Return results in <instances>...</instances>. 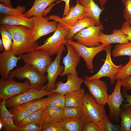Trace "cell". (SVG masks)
<instances>
[{
	"label": "cell",
	"mask_w": 131,
	"mask_h": 131,
	"mask_svg": "<svg viewBox=\"0 0 131 131\" xmlns=\"http://www.w3.org/2000/svg\"><path fill=\"white\" fill-rule=\"evenodd\" d=\"M48 98H45L33 100L21 105L26 110L31 113L37 111L47 105Z\"/></svg>",
	"instance_id": "obj_31"
},
{
	"label": "cell",
	"mask_w": 131,
	"mask_h": 131,
	"mask_svg": "<svg viewBox=\"0 0 131 131\" xmlns=\"http://www.w3.org/2000/svg\"><path fill=\"white\" fill-rule=\"evenodd\" d=\"M8 110L12 115L14 124H18L27 117L31 113L24 109L21 105L15 106Z\"/></svg>",
	"instance_id": "obj_30"
},
{
	"label": "cell",
	"mask_w": 131,
	"mask_h": 131,
	"mask_svg": "<svg viewBox=\"0 0 131 131\" xmlns=\"http://www.w3.org/2000/svg\"><path fill=\"white\" fill-rule=\"evenodd\" d=\"M82 131H101L96 122L92 121L84 123Z\"/></svg>",
	"instance_id": "obj_42"
},
{
	"label": "cell",
	"mask_w": 131,
	"mask_h": 131,
	"mask_svg": "<svg viewBox=\"0 0 131 131\" xmlns=\"http://www.w3.org/2000/svg\"><path fill=\"white\" fill-rule=\"evenodd\" d=\"M42 131H65L60 122L47 121L45 122Z\"/></svg>",
	"instance_id": "obj_38"
},
{
	"label": "cell",
	"mask_w": 131,
	"mask_h": 131,
	"mask_svg": "<svg viewBox=\"0 0 131 131\" xmlns=\"http://www.w3.org/2000/svg\"><path fill=\"white\" fill-rule=\"evenodd\" d=\"M130 131H131V127L130 128Z\"/></svg>",
	"instance_id": "obj_51"
},
{
	"label": "cell",
	"mask_w": 131,
	"mask_h": 131,
	"mask_svg": "<svg viewBox=\"0 0 131 131\" xmlns=\"http://www.w3.org/2000/svg\"><path fill=\"white\" fill-rule=\"evenodd\" d=\"M24 62L31 65L42 75L44 76L46 67L52 62L51 56L48 53L39 49L21 55Z\"/></svg>",
	"instance_id": "obj_7"
},
{
	"label": "cell",
	"mask_w": 131,
	"mask_h": 131,
	"mask_svg": "<svg viewBox=\"0 0 131 131\" xmlns=\"http://www.w3.org/2000/svg\"><path fill=\"white\" fill-rule=\"evenodd\" d=\"M129 57V60L128 63L122 66L116 74L115 77V80L122 79L131 75V56Z\"/></svg>",
	"instance_id": "obj_39"
},
{
	"label": "cell",
	"mask_w": 131,
	"mask_h": 131,
	"mask_svg": "<svg viewBox=\"0 0 131 131\" xmlns=\"http://www.w3.org/2000/svg\"><path fill=\"white\" fill-rule=\"evenodd\" d=\"M65 45L67 49V53L63 58V63L64 65V68L60 76H63L71 74L78 76L76 67L79 63L81 57L70 44L67 42Z\"/></svg>",
	"instance_id": "obj_16"
},
{
	"label": "cell",
	"mask_w": 131,
	"mask_h": 131,
	"mask_svg": "<svg viewBox=\"0 0 131 131\" xmlns=\"http://www.w3.org/2000/svg\"><path fill=\"white\" fill-rule=\"evenodd\" d=\"M85 94V90L82 88L67 94L65 95V106L82 107Z\"/></svg>",
	"instance_id": "obj_24"
},
{
	"label": "cell",
	"mask_w": 131,
	"mask_h": 131,
	"mask_svg": "<svg viewBox=\"0 0 131 131\" xmlns=\"http://www.w3.org/2000/svg\"><path fill=\"white\" fill-rule=\"evenodd\" d=\"M57 27L54 34L47 38L44 44L38 46L36 49H41L51 56L57 54L64 46L65 43L73 39L69 40L66 37L70 31V28L61 27L57 23Z\"/></svg>",
	"instance_id": "obj_3"
},
{
	"label": "cell",
	"mask_w": 131,
	"mask_h": 131,
	"mask_svg": "<svg viewBox=\"0 0 131 131\" xmlns=\"http://www.w3.org/2000/svg\"><path fill=\"white\" fill-rule=\"evenodd\" d=\"M112 47V45L110 44L105 47L104 50L106 53V58L103 65L99 70L96 74L91 76L84 75L85 81H88L96 79H100L104 77H107L110 78V83L112 84H114L115 80V76L122 67L123 65H116L112 61L111 57V49Z\"/></svg>",
	"instance_id": "obj_5"
},
{
	"label": "cell",
	"mask_w": 131,
	"mask_h": 131,
	"mask_svg": "<svg viewBox=\"0 0 131 131\" xmlns=\"http://www.w3.org/2000/svg\"><path fill=\"white\" fill-rule=\"evenodd\" d=\"M67 80L65 83L59 81L56 83V88L50 91L53 93H58L64 95L78 90L81 88L82 84L85 79L71 74L67 75Z\"/></svg>",
	"instance_id": "obj_17"
},
{
	"label": "cell",
	"mask_w": 131,
	"mask_h": 131,
	"mask_svg": "<svg viewBox=\"0 0 131 131\" xmlns=\"http://www.w3.org/2000/svg\"><path fill=\"white\" fill-rule=\"evenodd\" d=\"M71 40L68 42L75 49L85 61L87 68L91 73L93 72V59L98 53L104 50L106 45L101 44L98 46L89 47Z\"/></svg>",
	"instance_id": "obj_12"
},
{
	"label": "cell",
	"mask_w": 131,
	"mask_h": 131,
	"mask_svg": "<svg viewBox=\"0 0 131 131\" xmlns=\"http://www.w3.org/2000/svg\"><path fill=\"white\" fill-rule=\"evenodd\" d=\"M0 3L8 7L12 8L10 0H0Z\"/></svg>",
	"instance_id": "obj_47"
},
{
	"label": "cell",
	"mask_w": 131,
	"mask_h": 131,
	"mask_svg": "<svg viewBox=\"0 0 131 131\" xmlns=\"http://www.w3.org/2000/svg\"><path fill=\"white\" fill-rule=\"evenodd\" d=\"M61 122L65 131H82L84 124L82 117H64Z\"/></svg>",
	"instance_id": "obj_27"
},
{
	"label": "cell",
	"mask_w": 131,
	"mask_h": 131,
	"mask_svg": "<svg viewBox=\"0 0 131 131\" xmlns=\"http://www.w3.org/2000/svg\"><path fill=\"white\" fill-rule=\"evenodd\" d=\"M121 84L123 91L127 92L131 90V75L122 79Z\"/></svg>",
	"instance_id": "obj_43"
},
{
	"label": "cell",
	"mask_w": 131,
	"mask_h": 131,
	"mask_svg": "<svg viewBox=\"0 0 131 131\" xmlns=\"http://www.w3.org/2000/svg\"><path fill=\"white\" fill-rule=\"evenodd\" d=\"M117 80L115 88L112 93L108 95L106 103L109 108V113L108 116L109 119L111 122L117 123L119 121L120 106L124 100L121 92L122 79Z\"/></svg>",
	"instance_id": "obj_10"
},
{
	"label": "cell",
	"mask_w": 131,
	"mask_h": 131,
	"mask_svg": "<svg viewBox=\"0 0 131 131\" xmlns=\"http://www.w3.org/2000/svg\"><path fill=\"white\" fill-rule=\"evenodd\" d=\"M90 94L99 105L104 106L106 104L108 94L107 86L105 82L96 79L84 82Z\"/></svg>",
	"instance_id": "obj_15"
},
{
	"label": "cell",
	"mask_w": 131,
	"mask_h": 131,
	"mask_svg": "<svg viewBox=\"0 0 131 131\" xmlns=\"http://www.w3.org/2000/svg\"><path fill=\"white\" fill-rule=\"evenodd\" d=\"M63 108L51 105L45 106L44 115L46 121L61 122L63 118Z\"/></svg>",
	"instance_id": "obj_29"
},
{
	"label": "cell",
	"mask_w": 131,
	"mask_h": 131,
	"mask_svg": "<svg viewBox=\"0 0 131 131\" xmlns=\"http://www.w3.org/2000/svg\"><path fill=\"white\" fill-rule=\"evenodd\" d=\"M10 50L0 54V74L1 78L8 79L9 74L16 66L17 61L21 59V55L17 57Z\"/></svg>",
	"instance_id": "obj_18"
},
{
	"label": "cell",
	"mask_w": 131,
	"mask_h": 131,
	"mask_svg": "<svg viewBox=\"0 0 131 131\" xmlns=\"http://www.w3.org/2000/svg\"><path fill=\"white\" fill-rule=\"evenodd\" d=\"M82 114V107L65 106L63 111V118H80Z\"/></svg>",
	"instance_id": "obj_37"
},
{
	"label": "cell",
	"mask_w": 131,
	"mask_h": 131,
	"mask_svg": "<svg viewBox=\"0 0 131 131\" xmlns=\"http://www.w3.org/2000/svg\"><path fill=\"white\" fill-rule=\"evenodd\" d=\"M104 30L102 24L98 26L93 25L83 29L77 33L72 39L77 43L89 47L100 46L98 41V36L100 31Z\"/></svg>",
	"instance_id": "obj_11"
},
{
	"label": "cell",
	"mask_w": 131,
	"mask_h": 131,
	"mask_svg": "<svg viewBox=\"0 0 131 131\" xmlns=\"http://www.w3.org/2000/svg\"><path fill=\"white\" fill-rule=\"evenodd\" d=\"M82 107L83 114L82 118L84 123L90 122H98L107 116L104 106L99 104L88 93L85 94Z\"/></svg>",
	"instance_id": "obj_4"
},
{
	"label": "cell",
	"mask_w": 131,
	"mask_h": 131,
	"mask_svg": "<svg viewBox=\"0 0 131 131\" xmlns=\"http://www.w3.org/2000/svg\"><path fill=\"white\" fill-rule=\"evenodd\" d=\"M0 24L10 26H23L31 29L34 27V24L31 19L26 17L24 15H4L0 18Z\"/></svg>",
	"instance_id": "obj_20"
},
{
	"label": "cell",
	"mask_w": 131,
	"mask_h": 131,
	"mask_svg": "<svg viewBox=\"0 0 131 131\" xmlns=\"http://www.w3.org/2000/svg\"><path fill=\"white\" fill-rule=\"evenodd\" d=\"M123 97L126 99L125 102L128 103L125 104L127 106H131V95L127 94V92L123 90L122 92Z\"/></svg>",
	"instance_id": "obj_46"
},
{
	"label": "cell",
	"mask_w": 131,
	"mask_h": 131,
	"mask_svg": "<svg viewBox=\"0 0 131 131\" xmlns=\"http://www.w3.org/2000/svg\"><path fill=\"white\" fill-rule=\"evenodd\" d=\"M111 53L114 57L123 56H131V41L117 44L114 47Z\"/></svg>",
	"instance_id": "obj_32"
},
{
	"label": "cell",
	"mask_w": 131,
	"mask_h": 131,
	"mask_svg": "<svg viewBox=\"0 0 131 131\" xmlns=\"http://www.w3.org/2000/svg\"><path fill=\"white\" fill-rule=\"evenodd\" d=\"M129 23L125 22L122 24L120 30L127 36L129 41H131V27Z\"/></svg>",
	"instance_id": "obj_44"
},
{
	"label": "cell",
	"mask_w": 131,
	"mask_h": 131,
	"mask_svg": "<svg viewBox=\"0 0 131 131\" xmlns=\"http://www.w3.org/2000/svg\"><path fill=\"white\" fill-rule=\"evenodd\" d=\"M45 107L31 113L27 117L19 123L17 126L20 127L28 123H34L43 127L46 121L44 115Z\"/></svg>",
	"instance_id": "obj_26"
},
{
	"label": "cell",
	"mask_w": 131,
	"mask_h": 131,
	"mask_svg": "<svg viewBox=\"0 0 131 131\" xmlns=\"http://www.w3.org/2000/svg\"><path fill=\"white\" fill-rule=\"evenodd\" d=\"M65 50L66 48L64 46L57 53L53 61L46 68L45 72L47 74L46 76L48 83L44 87L47 91H50L56 88V82L57 78L64 70V66H61L60 62L62 53Z\"/></svg>",
	"instance_id": "obj_13"
},
{
	"label": "cell",
	"mask_w": 131,
	"mask_h": 131,
	"mask_svg": "<svg viewBox=\"0 0 131 131\" xmlns=\"http://www.w3.org/2000/svg\"><path fill=\"white\" fill-rule=\"evenodd\" d=\"M75 6H72L70 8V11L67 15L62 18L59 16L52 15L46 17L49 20L56 21L61 27L70 28L72 26L79 20L88 16V12L86 8L76 0Z\"/></svg>",
	"instance_id": "obj_8"
},
{
	"label": "cell",
	"mask_w": 131,
	"mask_h": 131,
	"mask_svg": "<svg viewBox=\"0 0 131 131\" xmlns=\"http://www.w3.org/2000/svg\"><path fill=\"white\" fill-rule=\"evenodd\" d=\"M43 127L34 123H30L18 127V131H42Z\"/></svg>",
	"instance_id": "obj_41"
},
{
	"label": "cell",
	"mask_w": 131,
	"mask_h": 131,
	"mask_svg": "<svg viewBox=\"0 0 131 131\" xmlns=\"http://www.w3.org/2000/svg\"><path fill=\"white\" fill-rule=\"evenodd\" d=\"M59 0H35L32 8L24 13L25 16L30 18L35 16L43 15L46 9L52 3Z\"/></svg>",
	"instance_id": "obj_23"
},
{
	"label": "cell",
	"mask_w": 131,
	"mask_h": 131,
	"mask_svg": "<svg viewBox=\"0 0 131 131\" xmlns=\"http://www.w3.org/2000/svg\"><path fill=\"white\" fill-rule=\"evenodd\" d=\"M98 41L106 46L112 43H123L129 42L127 35L118 29L114 30L110 34H106L101 31L98 36Z\"/></svg>",
	"instance_id": "obj_19"
},
{
	"label": "cell",
	"mask_w": 131,
	"mask_h": 131,
	"mask_svg": "<svg viewBox=\"0 0 131 131\" xmlns=\"http://www.w3.org/2000/svg\"><path fill=\"white\" fill-rule=\"evenodd\" d=\"M53 93L50 91L46 90L44 86L40 90L31 88L22 93L7 100L6 101V106L7 107L10 108L21 105L33 100L41 99L45 96H49Z\"/></svg>",
	"instance_id": "obj_9"
},
{
	"label": "cell",
	"mask_w": 131,
	"mask_h": 131,
	"mask_svg": "<svg viewBox=\"0 0 131 131\" xmlns=\"http://www.w3.org/2000/svg\"><path fill=\"white\" fill-rule=\"evenodd\" d=\"M4 48L1 39H0V51H2L4 50Z\"/></svg>",
	"instance_id": "obj_49"
},
{
	"label": "cell",
	"mask_w": 131,
	"mask_h": 131,
	"mask_svg": "<svg viewBox=\"0 0 131 131\" xmlns=\"http://www.w3.org/2000/svg\"><path fill=\"white\" fill-rule=\"evenodd\" d=\"M3 25L12 35L13 43L11 50L15 55L33 51L38 46V42L34 40L32 29L23 26Z\"/></svg>",
	"instance_id": "obj_1"
},
{
	"label": "cell",
	"mask_w": 131,
	"mask_h": 131,
	"mask_svg": "<svg viewBox=\"0 0 131 131\" xmlns=\"http://www.w3.org/2000/svg\"><path fill=\"white\" fill-rule=\"evenodd\" d=\"M70 0H61L60 1H58V3L61 1H64L65 3L63 17L68 14L70 12V8L69 5Z\"/></svg>",
	"instance_id": "obj_45"
},
{
	"label": "cell",
	"mask_w": 131,
	"mask_h": 131,
	"mask_svg": "<svg viewBox=\"0 0 131 131\" xmlns=\"http://www.w3.org/2000/svg\"><path fill=\"white\" fill-rule=\"evenodd\" d=\"M47 105H51L64 108L65 106V95L54 93L48 96Z\"/></svg>",
	"instance_id": "obj_35"
},
{
	"label": "cell",
	"mask_w": 131,
	"mask_h": 131,
	"mask_svg": "<svg viewBox=\"0 0 131 131\" xmlns=\"http://www.w3.org/2000/svg\"><path fill=\"white\" fill-rule=\"evenodd\" d=\"M93 25H96L95 22L88 17L80 19L70 28V31L66 38L69 40L73 39V38L78 32L83 29Z\"/></svg>",
	"instance_id": "obj_25"
},
{
	"label": "cell",
	"mask_w": 131,
	"mask_h": 131,
	"mask_svg": "<svg viewBox=\"0 0 131 131\" xmlns=\"http://www.w3.org/2000/svg\"><path fill=\"white\" fill-rule=\"evenodd\" d=\"M101 131H120V124H113L108 119V116L102 120L96 122Z\"/></svg>",
	"instance_id": "obj_36"
},
{
	"label": "cell",
	"mask_w": 131,
	"mask_h": 131,
	"mask_svg": "<svg viewBox=\"0 0 131 131\" xmlns=\"http://www.w3.org/2000/svg\"><path fill=\"white\" fill-rule=\"evenodd\" d=\"M30 18L34 24L32 30L35 41L44 36L55 31L57 29V22L55 20L49 21L47 17L42 15L33 16Z\"/></svg>",
	"instance_id": "obj_14"
},
{
	"label": "cell",
	"mask_w": 131,
	"mask_h": 131,
	"mask_svg": "<svg viewBox=\"0 0 131 131\" xmlns=\"http://www.w3.org/2000/svg\"><path fill=\"white\" fill-rule=\"evenodd\" d=\"M14 77L20 80L27 79L33 88L38 90L41 89L47 81L46 76L42 75L36 68L27 63L23 66L10 71L8 79H11Z\"/></svg>",
	"instance_id": "obj_2"
},
{
	"label": "cell",
	"mask_w": 131,
	"mask_h": 131,
	"mask_svg": "<svg viewBox=\"0 0 131 131\" xmlns=\"http://www.w3.org/2000/svg\"><path fill=\"white\" fill-rule=\"evenodd\" d=\"M122 2L124 6L123 16L128 22L131 19V0H122Z\"/></svg>",
	"instance_id": "obj_40"
},
{
	"label": "cell",
	"mask_w": 131,
	"mask_h": 131,
	"mask_svg": "<svg viewBox=\"0 0 131 131\" xmlns=\"http://www.w3.org/2000/svg\"><path fill=\"white\" fill-rule=\"evenodd\" d=\"M79 3L83 6L87 10L88 16L95 23L96 26L101 24L99 20L100 15L105 8H100L94 0H78Z\"/></svg>",
	"instance_id": "obj_22"
},
{
	"label": "cell",
	"mask_w": 131,
	"mask_h": 131,
	"mask_svg": "<svg viewBox=\"0 0 131 131\" xmlns=\"http://www.w3.org/2000/svg\"><path fill=\"white\" fill-rule=\"evenodd\" d=\"M108 0H98L99 3L102 8H105L103 7L104 5Z\"/></svg>",
	"instance_id": "obj_48"
},
{
	"label": "cell",
	"mask_w": 131,
	"mask_h": 131,
	"mask_svg": "<svg viewBox=\"0 0 131 131\" xmlns=\"http://www.w3.org/2000/svg\"><path fill=\"white\" fill-rule=\"evenodd\" d=\"M130 25H131V19L128 22Z\"/></svg>",
	"instance_id": "obj_50"
},
{
	"label": "cell",
	"mask_w": 131,
	"mask_h": 131,
	"mask_svg": "<svg viewBox=\"0 0 131 131\" xmlns=\"http://www.w3.org/2000/svg\"><path fill=\"white\" fill-rule=\"evenodd\" d=\"M5 101L0 104V123L5 131H18V127L14 123L12 115L7 109Z\"/></svg>",
	"instance_id": "obj_21"
},
{
	"label": "cell",
	"mask_w": 131,
	"mask_h": 131,
	"mask_svg": "<svg viewBox=\"0 0 131 131\" xmlns=\"http://www.w3.org/2000/svg\"><path fill=\"white\" fill-rule=\"evenodd\" d=\"M0 33L4 48V51L10 50L13 43L12 37L11 33L3 25H1L0 26Z\"/></svg>",
	"instance_id": "obj_33"
},
{
	"label": "cell",
	"mask_w": 131,
	"mask_h": 131,
	"mask_svg": "<svg viewBox=\"0 0 131 131\" xmlns=\"http://www.w3.org/2000/svg\"><path fill=\"white\" fill-rule=\"evenodd\" d=\"M31 88H33L27 81L22 83L16 81L13 78L5 80L1 78L0 79V98L2 101H6Z\"/></svg>",
	"instance_id": "obj_6"
},
{
	"label": "cell",
	"mask_w": 131,
	"mask_h": 131,
	"mask_svg": "<svg viewBox=\"0 0 131 131\" xmlns=\"http://www.w3.org/2000/svg\"><path fill=\"white\" fill-rule=\"evenodd\" d=\"M26 9L25 6H17L16 8L8 7L0 3V14L8 15H24Z\"/></svg>",
	"instance_id": "obj_34"
},
{
	"label": "cell",
	"mask_w": 131,
	"mask_h": 131,
	"mask_svg": "<svg viewBox=\"0 0 131 131\" xmlns=\"http://www.w3.org/2000/svg\"><path fill=\"white\" fill-rule=\"evenodd\" d=\"M120 108L119 116L121 118L120 131H130L131 127V106L123 105Z\"/></svg>",
	"instance_id": "obj_28"
}]
</instances>
